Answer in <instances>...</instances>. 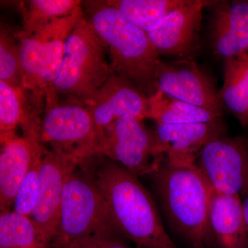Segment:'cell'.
Wrapping results in <instances>:
<instances>
[{"label":"cell","mask_w":248,"mask_h":248,"mask_svg":"<svg viewBox=\"0 0 248 248\" xmlns=\"http://www.w3.org/2000/svg\"><path fill=\"white\" fill-rule=\"evenodd\" d=\"M30 217L16 211L0 215V248H42L40 236Z\"/></svg>","instance_id":"23"},{"label":"cell","mask_w":248,"mask_h":248,"mask_svg":"<svg viewBox=\"0 0 248 248\" xmlns=\"http://www.w3.org/2000/svg\"><path fill=\"white\" fill-rule=\"evenodd\" d=\"M222 115L174 99L158 91L148 97V110L146 119L156 124H179L211 123L221 122Z\"/></svg>","instance_id":"19"},{"label":"cell","mask_w":248,"mask_h":248,"mask_svg":"<svg viewBox=\"0 0 248 248\" xmlns=\"http://www.w3.org/2000/svg\"><path fill=\"white\" fill-rule=\"evenodd\" d=\"M247 53L248 54V50H247Z\"/></svg>","instance_id":"28"},{"label":"cell","mask_w":248,"mask_h":248,"mask_svg":"<svg viewBox=\"0 0 248 248\" xmlns=\"http://www.w3.org/2000/svg\"><path fill=\"white\" fill-rule=\"evenodd\" d=\"M62 248H130L117 236L93 235L70 241Z\"/></svg>","instance_id":"26"},{"label":"cell","mask_w":248,"mask_h":248,"mask_svg":"<svg viewBox=\"0 0 248 248\" xmlns=\"http://www.w3.org/2000/svg\"><path fill=\"white\" fill-rule=\"evenodd\" d=\"M105 199L94 179L75 170L63 187L58 234L52 246L62 248L84 236H117Z\"/></svg>","instance_id":"6"},{"label":"cell","mask_w":248,"mask_h":248,"mask_svg":"<svg viewBox=\"0 0 248 248\" xmlns=\"http://www.w3.org/2000/svg\"><path fill=\"white\" fill-rule=\"evenodd\" d=\"M102 40L86 15L68 36L53 91L59 104L85 103L113 72L108 64Z\"/></svg>","instance_id":"4"},{"label":"cell","mask_w":248,"mask_h":248,"mask_svg":"<svg viewBox=\"0 0 248 248\" xmlns=\"http://www.w3.org/2000/svg\"><path fill=\"white\" fill-rule=\"evenodd\" d=\"M212 190L241 197L248 186V141L222 136L208 142L195 163Z\"/></svg>","instance_id":"9"},{"label":"cell","mask_w":248,"mask_h":248,"mask_svg":"<svg viewBox=\"0 0 248 248\" xmlns=\"http://www.w3.org/2000/svg\"><path fill=\"white\" fill-rule=\"evenodd\" d=\"M40 122V141L52 151L69 155L79 165L102 155L103 133L83 106L59 104L46 110Z\"/></svg>","instance_id":"7"},{"label":"cell","mask_w":248,"mask_h":248,"mask_svg":"<svg viewBox=\"0 0 248 248\" xmlns=\"http://www.w3.org/2000/svg\"><path fill=\"white\" fill-rule=\"evenodd\" d=\"M222 122L179 124H156L153 132L156 154L163 162L173 166L195 165L204 146L224 136Z\"/></svg>","instance_id":"14"},{"label":"cell","mask_w":248,"mask_h":248,"mask_svg":"<svg viewBox=\"0 0 248 248\" xmlns=\"http://www.w3.org/2000/svg\"><path fill=\"white\" fill-rule=\"evenodd\" d=\"M84 107L104 133L122 117L146 119L148 97L128 79L112 73L104 84L93 93Z\"/></svg>","instance_id":"13"},{"label":"cell","mask_w":248,"mask_h":248,"mask_svg":"<svg viewBox=\"0 0 248 248\" xmlns=\"http://www.w3.org/2000/svg\"><path fill=\"white\" fill-rule=\"evenodd\" d=\"M226 107L244 128L248 126V54L224 60V82L218 92Z\"/></svg>","instance_id":"18"},{"label":"cell","mask_w":248,"mask_h":248,"mask_svg":"<svg viewBox=\"0 0 248 248\" xmlns=\"http://www.w3.org/2000/svg\"><path fill=\"white\" fill-rule=\"evenodd\" d=\"M0 154V210L10 211L19 186L36 153L43 148L40 134L26 133L14 136L1 143Z\"/></svg>","instance_id":"16"},{"label":"cell","mask_w":248,"mask_h":248,"mask_svg":"<svg viewBox=\"0 0 248 248\" xmlns=\"http://www.w3.org/2000/svg\"><path fill=\"white\" fill-rule=\"evenodd\" d=\"M215 1L188 0L174 9L148 35L159 55L193 60L200 46L203 10Z\"/></svg>","instance_id":"11"},{"label":"cell","mask_w":248,"mask_h":248,"mask_svg":"<svg viewBox=\"0 0 248 248\" xmlns=\"http://www.w3.org/2000/svg\"><path fill=\"white\" fill-rule=\"evenodd\" d=\"M79 0H31L22 7L20 32L30 35L55 19L68 17L81 6Z\"/></svg>","instance_id":"22"},{"label":"cell","mask_w":248,"mask_h":248,"mask_svg":"<svg viewBox=\"0 0 248 248\" xmlns=\"http://www.w3.org/2000/svg\"><path fill=\"white\" fill-rule=\"evenodd\" d=\"M209 220L220 248H248L247 226L239 195L212 190Z\"/></svg>","instance_id":"17"},{"label":"cell","mask_w":248,"mask_h":248,"mask_svg":"<svg viewBox=\"0 0 248 248\" xmlns=\"http://www.w3.org/2000/svg\"><path fill=\"white\" fill-rule=\"evenodd\" d=\"M46 152L43 147L36 153L16 194L13 206L14 211L21 215L31 217L35 208L40 187L41 164Z\"/></svg>","instance_id":"25"},{"label":"cell","mask_w":248,"mask_h":248,"mask_svg":"<svg viewBox=\"0 0 248 248\" xmlns=\"http://www.w3.org/2000/svg\"><path fill=\"white\" fill-rule=\"evenodd\" d=\"M93 179L119 232L137 248H177L138 176L108 159L98 168Z\"/></svg>","instance_id":"1"},{"label":"cell","mask_w":248,"mask_h":248,"mask_svg":"<svg viewBox=\"0 0 248 248\" xmlns=\"http://www.w3.org/2000/svg\"><path fill=\"white\" fill-rule=\"evenodd\" d=\"M79 166L74 158L59 152H46L40 167V187L31 219L42 248L53 244L58 234L63 187L66 178Z\"/></svg>","instance_id":"10"},{"label":"cell","mask_w":248,"mask_h":248,"mask_svg":"<svg viewBox=\"0 0 248 248\" xmlns=\"http://www.w3.org/2000/svg\"><path fill=\"white\" fill-rule=\"evenodd\" d=\"M241 198L242 200L243 210H244L245 220H246V226H247L248 234V186L244 193L241 196Z\"/></svg>","instance_id":"27"},{"label":"cell","mask_w":248,"mask_h":248,"mask_svg":"<svg viewBox=\"0 0 248 248\" xmlns=\"http://www.w3.org/2000/svg\"><path fill=\"white\" fill-rule=\"evenodd\" d=\"M101 154L137 176L151 175L163 163L155 150L154 133L133 117L119 119L104 132Z\"/></svg>","instance_id":"8"},{"label":"cell","mask_w":248,"mask_h":248,"mask_svg":"<svg viewBox=\"0 0 248 248\" xmlns=\"http://www.w3.org/2000/svg\"><path fill=\"white\" fill-rule=\"evenodd\" d=\"M82 6L68 17L55 19L30 35L19 31L23 86L35 96L46 98V109L58 105L53 81L61 63L68 36L84 17Z\"/></svg>","instance_id":"5"},{"label":"cell","mask_w":248,"mask_h":248,"mask_svg":"<svg viewBox=\"0 0 248 248\" xmlns=\"http://www.w3.org/2000/svg\"><path fill=\"white\" fill-rule=\"evenodd\" d=\"M86 18L105 46L110 67L147 97L158 91L156 73L161 60L148 33L107 1H82Z\"/></svg>","instance_id":"2"},{"label":"cell","mask_w":248,"mask_h":248,"mask_svg":"<svg viewBox=\"0 0 248 248\" xmlns=\"http://www.w3.org/2000/svg\"><path fill=\"white\" fill-rule=\"evenodd\" d=\"M188 0H108L113 6L142 31L148 33L159 27L165 18Z\"/></svg>","instance_id":"20"},{"label":"cell","mask_w":248,"mask_h":248,"mask_svg":"<svg viewBox=\"0 0 248 248\" xmlns=\"http://www.w3.org/2000/svg\"><path fill=\"white\" fill-rule=\"evenodd\" d=\"M25 88L0 81V140L1 143L16 136L15 131L22 124L24 130L37 124L31 122L27 113Z\"/></svg>","instance_id":"21"},{"label":"cell","mask_w":248,"mask_h":248,"mask_svg":"<svg viewBox=\"0 0 248 248\" xmlns=\"http://www.w3.org/2000/svg\"><path fill=\"white\" fill-rule=\"evenodd\" d=\"M156 81L158 91L169 97L223 113L218 92L193 60L161 61L156 70Z\"/></svg>","instance_id":"12"},{"label":"cell","mask_w":248,"mask_h":248,"mask_svg":"<svg viewBox=\"0 0 248 248\" xmlns=\"http://www.w3.org/2000/svg\"><path fill=\"white\" fill-rule=\"evenodd\" d=\"M0 81L24 87L19 32L3 24L0 31Z\"/></svg>","instance_id":"24"},{"label":"cell","mask_w":248,"mask_h":248,"mask_svg":"<svg viewBox=\"0 0 248 248\" xmlns=\"http://www.w3.org/2000/svg\"><path fill=\"white\" fill-rule=\"evenodd\" d=\"M210 25L213 53L226 59L247 53L248 1H215Z\"/></svg>","instance_id":"15"},{"label":"cell","mask_w":248,"mask_h":248,"mask_svg":"<svg viewBox=\"0 0 248 248\" xmlns=\"http://www.w3.org/2000/svg\"><path fill=\"white\" fill-rule=\"evenodd\" d=\"M166 216L194 248H210L215 241L209 220L212 189L196 165L163 162L151 174Z\"/></svg>","instance_id":"3"}]
</instances>
